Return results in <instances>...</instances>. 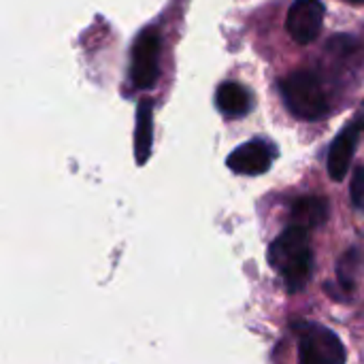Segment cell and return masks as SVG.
<instances>
[{
  "label": "cell",
  "mask_w": 364,
  "mask_h": 364,
  "mask_svg": "<svg viewBox=\"0 0 364 364\" xmlns=\"http://www.w3.org/2000/svg\"><path fill=\"white\" fill-rule=\"evenodd\" d=\"M273 160H275V145L264 139H252L241 147H237L228 156L226 164L230 171L239 175L256 177V175H264L273 166Z\"/></svg>",
  "instance_id": "6"
},
{
  "label": "cell",
  "mask_w": 364,
  "mask_h": 364,
  "mask_svg": "<svg viewBox=\"0 0 364 364\" xmlns=\"http://www.w3.org/2000/svg\"><path fill=\"white\" fill-rule=\"evenodd\" d=\"M356 117H358V119L364 124V102L360 105V111H358V115H356Z\"/></svg>",
  "instance_id": "12"
},
{
  "label": "cell",
  "mask_w": 364,
  "mask_h": 364,
  "mask_svg": "<svg viewBox=\"0 0 364 364\" xmlns=\"http://www.w3.org/2000/svg\"><path fill=\"white\" fill-rule=\"evenodd\" d=\"M363 128L364 124L356 117L333 141V145L328 149V162H326V168H328V175H331L333 181H341L348 175L350 164H352V158H354V151H356V143H358V136H360Z\"/></svg>",
  "instance_id": "7"
},
{
  "label": "cell",
  "mask_w": 364,
  "mask_h": 364,
  "mask_svg": "<svg viewBox=\"0 0 364 364\" xmlns=\"http://www.w3.org/2000/svg\"><path fill=\"white\" fill-rule=\"evenodd\" d=\"M346 2H350V4H364V0H346Z\"/></svg>",
  "instance_id": "13"
},
{
  "label": "cell",
  "mask_w": 364,
  "mask_h": 364,
  "mask_svg": "<svg viewBox=\"0 0 364 364\" xmlns=\"http://www.w3.org/2000/svg\"><path fill=\"white\" fill-rule=\"evenodd\" d=\"M324 15H326V9L322 0H294L286 17L288 34L299 45L314 43L322 32Z\"/></svg>",
  "instance_id": "5"
},
{
  "label": "cell",
  "mask_w": 364,
  "mask_h": 364,
  "mask_svg": "<svg viewBox=\"0 0 364 364\" xmlns=\"http://www.w3.org/2000/svg\"><path fill=\"white\" fill-rule=\"evenodd\" d=\"M299 339V363L301 364H343L346 348L341 339L318 324H294Z\"/></svg>",
  "instance_id": "3"
},
{
  "label": "cell",
  "mask_w": 364,
  "mask_h": 364,
  "mask_svg": "<svg viewBox=\"0 0 364 364\" xmlns=\"http://www.w3.org/2000/svg\"><path fill=\"white\" fill-rule=\"evenodd\" d=\"M215 105L226 117H243L252 111V94L237 81H226L218 87Z\"/></svg>",
  "instance_id": "8"
},
{
  "label": "cell",
  "mask_w": 364,
  "mask_h": 364,
  "mask_svg": "<svg viewBox=\"0 0 364 364\" xmlns=\"http://www.w3.org/2000/svg\"><path fill=\"white\" fill-rule=\"evenodd\" d=\"M160 34L154 28L143 30L132 47L130 79L139 90H149L156 85L160 75Z\"/></svg>",
  "instance_id": "4"
},
{
  "label": "cell",
  "mask_w": 364,
  "mask_h": 364,
  "mask_svg": "<svg viewBox=\"0 0 364 364\" xmlns=\"http://www.w3.org/2000/svg\"><path fill=\"white\" fill-rule=\"evenodd\" d=\"M269 262L286 282L288 292L296 294L307 288L314 271V254L305 226H290L269 247Z\"/></svg>",
  "instance_id": "1"
},
{
  "label": "cell",
  "mask_w": 364,
  "mask_h": 364,
  "mask_svg": "<svg viewBox=\"0 0 364 364\" xmlns=\"http://www.w3.org/2000/svg\"><path fill=\"white\" fill-rule=\"evenodd\" d=\"M279 92L292 115L316 122L328 113V98L320 79L309 70H296L279 81Z\"/></svg>",
  "instance_id": "2"
},
{
  "label": "cell",
  "mask_w": 364,
  "mask_h": 364,
  "mask_svg": "<svg viewBox=\"0 0 364 364\" xmlns=\"http://www.w3.org/2000/svg\"><path fill=\"white\" fill-rule=\"evenodd\" d=\"M292 211L294 222L305 228H316L326 220V203L320 198H301Z\"/></svg>",
  "instance_id": "10"
},
{
  "label": "cell",
  "mask_w": 364,
  "mask_h": 364,
  "mask_svg": "<svg viewBox=\"0 0 364 364\" xmlns=\"http://www.w3.org/2000/svg\"><path fill=\"white\" fill-rule=\"evenodd\" d=\"M350 194H352V203L354 207L364 209V164H358L352 177V186H350Z\"/></svg>",
  "instance_id": "11"
},
{
  "label": "cell",
  "mask_w": 364,
  "mask_h": 364,
  "mask_svg": "<svg viewBox=\"0 0 364 364\" xmlns=\"http://www.w3.org/2000/svg\"><path fill=\"white\" fill-rule=\"evenodd\" d=\"M154 143V119H151V102L143 100L136 113V130H134V158L143 166L149 160Z\"/></svg>",
  "instance_id": "9"
}]
</instances>
